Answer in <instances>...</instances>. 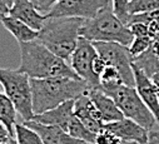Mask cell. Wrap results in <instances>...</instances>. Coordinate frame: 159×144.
Wrapping results in <instances>:
<instances>
[{
	"label": "cell",
	"mask_w": 159,
	"mask_h": 144,
	"mask_svg": "<svg viewBox=\"0 0 159 144\" xmlns=\"http://www.w3.org/2000/svg\"><path fill=\"white\" fill-rule=\"evenodd\" d=\"M20 45V65L16 70L25 73L31 79H44L68 77L80 79L68 63L50 52L38 39L19 43Z\"/></svg>",
	"instance_id": "cell-1"
},
{
	"label": "cell",
	"mask_w": 159,
	"mask_h": 144,
	"mask_svg": "<svg viewBox=\"0 0 159 144\" xmlns=\"http://www.w3.org/2000/svg\"><path fill=\"white\" fill-rule=\"evenodd\" d=\"M34 114H42L68 100H75L92 87L83 79L57 77L31 79Z\"/></svg>",
	"instance_id": "cell-2"
},
{
	"label": "cell",
	"mask_w": 159,
	"mask_h": 144,
	"mask_svg": "<svg viewBox=\"0 0 159 144\" xmlns=\"http://www.w3.org/2000/svg\"><path fill=\"white\" fill-rule=\"evenodd\" d=\"M83 18H48L39 31L38 40L50 52L65 61L71 55L80 38V28L84 24Z\"/></svg>",
	"instance_id": "cell-3"
},
{
	"label": "cell",
	"mask_w": 159,
	"mask_h": 144,
	"mask_svg": "<svg viewBox=\"0 0 159 144\" xmlns=\"http://www.w3.org/2000/svg\"><path fill=\"white\" fill-rule=\"evenodd\" d=\"M79 34L93 43H119L125 47H129L134 39L129 26L125 25L113 13V9L109 8L99 11L93 19H85Z\"/></svg>",
	"instance_id": "cell-4"
},
{
	"label": "cell",
	"mask_w": 159,
	"mask_h": 144,
	"mask_svg": "<svg viewBox=\"0 0 159 144\" xmlns=\"http://www.w3.org/2000/svg\"><path fill=\"white\" fill-rule=\"evenodd\" d=\"M99 88L114 99L125 118L137 122L149 132L157 129V127L159 128L153 113L139 97L135 87H129L120 82H113L100 83Z\"/></svg>",
	"instance_id": "cell-5"
},
{
	"label": "cell",
	"mask_w": 159,
	"mask_h": 144,
	"mask_svg": "<svg viewBox=\"0 0 159 144\" xmlns=\"http://www.w3.org/2000/svg\"><path fill=\"white\" fill-rule=\"evenodd\" d=\"M0 84L23 120H31L35 114L33 109V92L29 75L20 73L19 70L0 68Z\"/></svg>",
	"instance_id": "cell-6"
},
{
	"label": "cell",
	"mask_w": 159,
	"mask_h": 144,
	"mask_svg": "<svg viewBox=\"0 0 159 144\" xmlns=\"http://www.w3.org/2000/svg\"><path fill=\"white\" fill-rule=\"evenodd\" d=\"M98 54L107 61L108 65L114 66L120 73L123 83L129 87H135V79L133 73V56L129 48L119 43L95 42Z\"/></svg>",
	"instance_id": "cell-7"
},
{
	"label": "cell",
	"mask_w": 159,
	"mask_h": 144,
	"mask_svg": "<svg viewBox=\"0 0 159 144\" xmlns=\"http://www.w3.org/2000/svg\"><path fill=\"white\" fill-rule=\"evenodd\" d=\"M98 56L97 48L94 43L80 37L78 45L71 55V68L76 73V75L85 80L92 88H97L100 85V78L94 73L93 63Z\"/></svg>",
	"instance_id": "cell-8"
},
{
	"label": "cell",
	"mask_w": 159,
	"mask_h": 144,
	"mask_svg": "<svg viewBox=\"0 0 159 144\" xmlns=\"http://www.w3.org/2000/svg\"><path fill=\"white\" fill-rule=\"evenodd\" d=\"M105 8H109V0H59L45 18L93 19Z\"/></svg>",
	"instance_id": "cell-9"
},
{
	"label": "cell",
	"mask_w": 159,
	"mask_h": 144,
	"mask_svg": "<svg viewBox=\"0 0 159 144\" xmlns=\"http://www.w3.org/2000/svg\"><path fill=\"white\" fill-rule=\"evenodd\" d=\"M104 129L115 134L124 142H134L137 144H147L149 139V130L138 124L137 122L123 118L120 120L104 124Z\"/></svg>",
	"instance_id": "cell-10"
},
{
	"label": "cell",
	"mask_w": 159,
	"mask_h": 144,
	"mask_svg": "<svg viewBox=\"0 0 159 144\" xmlns=\"http://www.w3.org/2000/svg\"><path fill=\"white\" fill-rule=\"evenodd\" d=\"M74 114L93 133L99 134L104 129V122L88 92L74 100Z\"/></svg>",
	"instance_id": "cell-11"
},
{
	"label": "cell",
	"mask_w": 159,
	"mask_h": 144,
	"mask_svg": "<svg viewBox=\"0 0 159 144\" xmlns=\"http://www.w3.org/2000/svg\"><path fill=\"white\" fill-rule=\"evenodd\" d=\"M133 73L135 79V89L144 101V104L149 108L153 113L158 125H159V89L155 87L153 80L145 75L143 71L133 64Z\"/></svg>",
	"instance_id": "cell-12"
},
{
	"label": "cell",
	"mask_w": 159,
	"mask_h": 144,
	"mask_svg": "<svg viewBox=\"0 0 159 144\" xmlns=\"http://www.w3.org/2000/svg\"><path fill=\"white\" fill-rule=\"evenodd\" d=\"M88 95L90 97L92 101L94 103L97 109L99 110L104 124L116 122V120H120L124 118V114L118 108L114 99L111 97H109L107 93H104L99 87L90 88L88 90Z\"/></svg>",
	"instance_id": "cell-13"
},
{
	"label": "cell",
	"mask_w": 159,
	"mask_h": 144,
	"mask_svg": "<svg viewBox=\"0 0 159 144\" xmlns=\"http://www.w3.org/2000/svg\"><path fill=\"white\" fill-rule=\"evenodd\" d=\"M74 115V100H68L48 112H44L42 114H35L31 120L47 125L60 127L64 130H66Z\"/></svg>",
	"instance_id": "cell-14"
},
{
	"label": "cell",
	"mask_w": 159,
	"mask_h": 144,
	"mask_svg": "<svg viewBox=\"0 0 159 144\" xmlns=\"http://www.w3.org/2000/svg\"><path fill=\"white\" fill-rule=\"evenodd\" d=\"M24 124H26L28 127L38 132L39 135L42 137L44 144H88L83 140L73 138L66 130H64L60 127L47 125V124L38 123L35 120L24 122Z\"/></svg>",
	"instance_id": "cell-15"
},
{
	"label": "cell",
	"mask_w": 159,
	"mask_h": 144,
	"mask_svg": "<svg viewBox=\"0 0 159 144\" xmlns=\"http://www.w3.org/2000/svg\"><path fill=\"white\" fill-rule=\"evenodd\" d=\"M9 15L24 21L34 30L40 31L45 24V15L39 13L30 0H16V3L10 8Z\"/></svg>",
	"instance_id": "cell-16"
},
{
	"label": "cell",
	"mask_w": 159,
	"mask_h": 144,
	"mask_svg": "<svg viewBox=\"0 0 159 144\" xmlns=\"http://www.w3.org/2000/svg\"><path fill=\"white\" fill-rule=\"evenodd\" d=\"M0 20H2V24L4 25V28L19 43L31 42V40L38 39V37H39L38 30H34L33 28L26 25L24 21L19 20V19L11 16V15H7V16L2 18Z\"/></svg>",
	"instance_id": "cell-17"
},
{
	"label": "cell",
	"mask_w": 159,
	"mask_h": 144,
	"mask_svg": "<svg viewBox=\"0 0 159 144\" xmlns=\"http://www.w3.org/2000/svg\"><path fill=\"white\" fill-rule=\"evenodd\" d=\"M16 109L9 97L0 92V122H3L11 135H14V127L16 124Z\"/></svg>",
	"instance_id": "cell-18"
},
{
	"label": "cell",
	"mask_w": 159,
	"mask_h": 144,
	"mask_svg": "<svg viewBox=\"0 0 159 144\" xmlns=\"http://www.w3.org/2000/svg\"><path fill=\"white\" fill-rule=\"evenodd\" d=\"M133 64L138 66L149 78H152L155 73L159 71V58L154 54L152 48H149L143 54L133 58Z\"/></svg>",
	"instance_id": "cell-19"
},
{
	"label": "cell",
	"mask_w": 159,
	"mask_h": 144,
	"mask_svg": "<svg viewBox=\"0 0 159 144\" xmlns=\"http://www.w3.org/2000/svg\"><path fill=\"white\" fill-rule=\"evenodd\" d=\"M66 132L73 137L76 138L79 140H83L88 144H95V139H97V134L93 133L92 130H89L76 115L73 117V119L69 123V127L66 129Z\"/></svg>",
	"instance_id": "cell-20"
},
{
	"label": "cell",
	"mask_w": 159,
	"mask_h": 144,
	"mask_svg": "<svg viewBox=\"0 0 159 144\" xmlns=\"http://www.w3.org/2000/svg\"><path fill=\"white\" fill-rule=\"evenodd\" d=\"M14 137L19 144H44L39 133L26 124L16 123L14 127Z\"/></svg>",
	"instance_id": "cell-21"
},
{
	"label": "cell",
	"mask_w": 159,
	"mask_h": 144,
	"mask_svg": "<svg viewBox=\"0 0 159 144\" xmlns=\"http://www.w3.org/2000/svg\"><path fill=\"white\" fill-rule=\"evenodd\" d=\"M133 23H145L150 29V37L153 38V35L159 33V10L132 14L128 21V26Z\"/></svg>",
	"instance_id": "cell-22"
},
{
	"label": "cell",
	"mask_w": 159,
	"mask_h": 144,
	"mask_svg": "<svg viewBox=\"0 0 159 144\" xmlns=\"http://www.w3.org/2000/svg\"><path fill=\"white\" fill-rule=\"evenodd\" d=\"M128 10L130 15L159 10V0H130Z\"/></svg>",
	"instance_id": "cell-23"
},
{
	"label": "cell",
	"mask_w": 159,
	"mask_h": 144,
	"mask_svg": "<svg viewBox=\"0 0 159 144\" xmlns=\"http://www.w3.org/2000/svg\"><path fill=\"white\" fill-rule=\"evenodd\" d=\"M152 44V38L150 37H142V38H134L132 44L128 47L129 52L132 54L133 58L143 54L144 52H147L150 48Z\"/></svg>",
	"instance_id": "cell-24"
},
{
	"label": "cell",
	"mask_w": 159,
	"mask_h": 144,
	"mask_svg": "<svg viewBox=\"0 0 159 144\" xmlns=\"http://www.w3.org/2000/svg\"><path fill=\"white\" fill-rule=\"evenodd\" d=\"M130 0H113V13L120 19L125 25H128L130 14L128 10V5H129Z\"/></svg>",
	"instance_id": "cell-25"
},
{
	"label": "cell",
	"mask_w": 159,
	"mask_h": 144,
	"mask_svg": "<svg viewBox=\"0 0 159 144\" xmlns=\"http://www.w3.org/2000/svg\"><path fill=\"white\" fill-rule=\"evenodd\" d=\"M95 144H124V140L116 137L115 134L103 129V132L97 134Z\"/></svg>",
	"instance_id": "cell-26"
},
{
	"label": "cell",
	"mask_w": 159,
	"mask_h": 144,
	"mask_svg": "<svg viewBox=\"0 0 159 144\" xmlns=\"http://www.w3.org/2000/svg\"><path fill=\"white\" fill-rule=\"evenodd\" d=\"M113 82L123 83V79H122L120 73L118 71V69L108 65L107 69L103 71V74L100 75V83H113Z\"/></svg>",
	"instance_id": "cell-27"
},
{
	"label": "cell",
	"mask_w": 159,
	"mask_h": 144,
	"mask_svg": "<svg viewBox=\"0 0 159 144\" xmlns=\"http://www.w3.org/2000/svg\"><path fill=\"white\" fill-rule=\"evenodd\" d=\"M30 2L33 3V5L35 7V9L39 13L47 15L57 5L59 0H30Z\"/></svg>",
	"instance_id": "cell-28"
},
{
	"label": "cell",
	"mask_w": 159,
	"mask_h": 144,
	"mask_svg": "<svg viewBox=\"0 0 159 144\" xmlns=\"http://www.w3.org/2000/svg\"><path fill=\"white\" fill-rule=\"evenodd\" d=\"M129 29L133 33L134 38L150 37V29H149V26L145 23H133V24L129 25Z\"/></svg>",
	"instance_id": "cell-29"
},
{
	"label": "cell",
	"mask_w": 159,
	"mask_h": 144,
	"mask_svg": "<svg viewBox=\"0 0 159 144\" xmlns=\"http://www.w3.org/2000/svg\"><path fill=\"white\" fill-rule=\"evenodd\" d=\"M107 66H108L107 61L98 54V56L94 59V63H93V70H94V73L100 78V75L103 74V71L107 69Z\"/></svg>",
	"instance_id": "cell-30"
},
{
	"label": "cell",
	"mask_w": 159,
	"mask_h": 144,
	"mask_svg": "<svg viewBox=\"0 0 159 144\" xmlns=\"http://www.w3.org/2000/svg\"><path fill=\"white\" fill-rule=\"evenodd\" d=\"M10 137H13V135L10 134V132L8 130L5 124L3 122H0V142H8L10 139Z\"/></svg>",
	"instance_id": "cell-31"
},
{
	"label": "cell",
	"mask_w": 159,
	"mask_h": 144,
	"mask_svg": "<svg viewBox=\"0 0 159 144\" xmlns=\"http://www.w3.org/2000/svg\"><path fill=\"white\" fill-rule=\"evenodd\" d=\"M150 48H152V50L154 52V54L159 58V33H157L155 35H153Z\"/></svg>",
	"instance_id": "cell-32"
},
{
	"label": "cell",
	"mask_w": 159,
	"mask_h": 144,
	"mask_svg": "<svg viewBox=\"0 0 159 144\" xmlns=\"http://www.w3.org/2000/svg\"><path fill=\"white\" fill-rule=\"evenodd\" d=\"M9 10L10 9L5 5V3L3 2V0H0V19L7 16V15H9Z\"/></svg>",
	"instance_id": "cell-33"
},
{
	"label": "cell",
	"mask_w": 159,
	"mask_h": 144,
	"mask_svg": "<svg viewBox=\"0 0 159 144\" xmlns=\"http://www.w3.org/2000/svg\"><path fill=\"white\" fill-rule=\"evenodd\" d=\"M150 79L153 80V83L155 84V87L159 89V71H158V73H155V74H154V75H153Z\"/></svg>",
	"instance_id": "cell-34"
},
{
	"label": "cell",
	"mask_w": 159,
	"mask_h": 144,
	"mask_svg": "<svg viewBox=\"0 0 159 144\" xmlns=\"http://www.w3.org/2000/svg\"><path fill=\"white\" fill-rule=\"evenodd\" d=\"M3 2H4V3H5V5H7V7L10 9V8H11V7H13V5L16 3V0H3Z\"/></svg>",
	"instance_id": "cell-35"
},
{
	"label": "cell",
	"mask_w": 159,
	"mask_h": 144,
	"mask_svg": "<svg viewBox=\"0 0 159 144\" xmlns=\"http://www.w3.org/2000/svg\"><path fill=\"white\" fill-rule=\"evenodd\" d=\"M8 144H19V143L16 142V139H15V137L13 135V137H10V139L8 140Z\"/></svg>",
	"instance_id": "cell-36"
},
{
	"label": "cell",
	"mask_w": 159,
	"mask_h": 144,
	"mask_svg": "<svg viewBox=\"0 0 159 144\" xmlns=\"http://www.w3.org/2000/svg\"><path fill=\"white\" fill-rule=\"evenodd\" d=\"M124 144H137V143H134V142H124Z\"/></svg>",
	"instance_id": "cell-37"
},
{
	"label": "cell",
	"mask_w": 159,
	"mask_h": 144,
	"mask_svg": "<svg viewBox=\"0 0 159 144\" xmlns=\"http://www.w3.org/2000/svg\"><path fill=\"white\" fill-rule=\"evenodd\" d=\"M0 144H8V142H0Z\"/></svg>",
	"instance_id": "cell-38"
}]
</instances>
